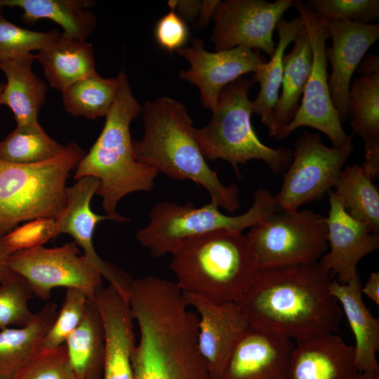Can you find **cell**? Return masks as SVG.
Masks as SVG:
<instances>
[{"instance_id":"obj_15","label":"cell","mask_w":379,"mask_h":379,"mask_svg":"<svg viewBox=\"0 0 379 379\" xmlns=\"http://www.w3.org/2000/svg\"><path fill=\"white\" fill-rule=\"evenodd\" d=\"M294 346L290 339L249 326L232 347L218 379H288Z\"/></svg>"},{"instance_id":"obj_35","label":"cell","mask_w":379,"mask_h":379,"mask_svg":"<svg viewBox=\"0 0 379 379\" xmlns=\"http://www.w3.org/2000/svg\"><path fill=\"white\" fill-rule=\"evenodd\" d=\"M59 34L56 29L38 32L19 27L8 20L0 9V61L40 51Z\"/></svg>"},{"instance_id":"obj_18","label":"cell","mask_w":379,"mask_h":379,"mask_svg":"<svg viewBox=\"0 0 379 379\" xmlns=\"http://www.w3.org/2000/svg\"><path fill=\"white\" fill-rule=\"evenodd\" d=\"M187 305L199 314L198 345L211 379H218L232 347L249 327L236 302H216L201 295L182 292Z\"/></svg>"},{"instance_id":"obj_30","label":"cell","mask_w":379,"mask_h":379,"mask_svg":"<svg viewBox=\"0 0 379 379\" xmlns=\"http://www.w3.org/2000/svg\"><path fill=\"white\" fill-rule=\"evenodd\" d=\"M132 365L135 379H211L201 357L171 347L140 354Z\"/></svg>"},{"instance_id":"obj_19","label":"cell","mask_w":379,"mask_h":379,"mask_svg":"<svg viewBox=\"0 0 379 379\" xmlns=\"http://www.w3.org/2000/svg\"><path fill=\"white\" fill-rule=\"evenodd\" d=\"M105 333L102 379H135L132 353L135 346L129 302L109 284L95 291Z\"/></svg>"},{"instance_id":"obj_24","label":"cell","mask_w":379,"mask_h":379,"mask_svg":"<svg viewBox=\"0 0 379 379\" xmlns=\"http://www.w3.org/2000/svg\"><path fill=\"white\" fill-rule=\"evenodd\" d=\"M57 316L56 304L49 302L27 326L0 331V379H13L41 351Z\"/></svg>"},{"instance_id":"obj_44","label":"cell","mask_w":379,"mask_h":379,"mask_svg":"<svg viewBox=\"0 0 379 379\" xmlns=\"http://www.w3.org/2000/svg\"><path fill=\"white\" fill-rule=\"evenodd\" d=\"M220 1L209 0L203 1L201 13L198 18V26L200 27L207 26L212 15Z\"/></svg>"},{"instance_id":"obj_14","label":"cell","mask_w":379,"mask_h":379,"mask_svg":"<svg viewBox=\"0 0 379 379\" xmlns=\"http://www.w3.org/2000/svg\"><path fill=\"white\" fill-rule=\"evenodd\" d=\"M100 186L93 177H82L66 189V205L55 219L58 234L71 235L74 242L81 247L84 255L113 286L128 301L133 279L117 266L102 260L96 253L93 237L96 225L104 220L112 218L108 215L95 214L91 209V200Z\"/></svg>"},{"instance_id":"obj_3","label":"cell","mask_w":379,"mask_h":379,"mask_svg":"<svg viewBox=\"0 0 379 379\" xmlns=\"http://www.w3.org/2000/svg\"><path fill=\"white\" fill-rule=\"evenodd\" d=\"M117 77V95L105 116L103 129L79 162L74 178H97L100 186L96 194L102 199L106 215L124 222L130 219L117 212L119 201L132 192L151 191L158 172L135 157L130 124L140 115L142 107L133 95L127 74L121 70Z\"/></svg>"},{"instance_id":"obj_40","label":"cell","mask_w":379,"mask_h":379,"mask_svg":"<svg viewBox=\"0 0 379 379\" xmlns=\"http://www.w3.org/2000/svg\"><path fill=\"white\" fill-rule=\"evenodd\" d=\"M154 36L161 48L172 53L184 47L189 37V29L185 21L171 10L156 23Z\"/></svg>"},{"instance_id":"obj_34","label":"cell","mask_w":379,"mask_h":379,"mask_svg":"<svg viewBox=\"0 0 379 379\" xmlns=\"http://www.w3.org/2000/svg\"><path fill=\"white\" fill-rule=\"evenodd\" d=\"M33 296L26 279L10 270L0 282V330L24 327L33 320L35 313L28 307Z\"/></svg>"},{"instance_id":"obj_47","label":"cell","mask_w":379,"mask_h":379,"mask_svg":"<svg viewBox=\"0 0 379 379\" xmlns=\"http://www.w3.org/2000/svg\"><path fill=\"white\" fill-rule=\"evenodd\" d=\"M5 83H1L0 84V95L4 88Z\"/></svg>"},{"instance_id":"obj_2","label":"cell","mask_w":379,"mask_h":379,"mask_svg":"<svg viewBox=\"0 0 379 379\" xmlns=\"http://www.w3.org/2000/svg\"><path fill=\"white\" fill-rule=\"evenodd\" d=\"M145 133L133 141L140 162L175 180H189L208 191L211 203L234 213L240 207L239 189L226 186L211 168L194 137V127L185 106L164 96L147 101L141 109Z\"/></svg>"},{"instance_id":"obj_16","label":"cell","mask_w":379,"mask_h":379,"mask_svg":"<svg viewBox=\"0 0 379 379\" xmlns=\"http://www.w3.org/2000/svg\"><path fill=\"white\" fill-rule=\"evenodd\" d=\"M330 208L327 220L328 245L326 252L319 262L338 283H349L358 272L357 267L366 255L379 248V234L365 222L351 217L341 204L333 190H330Z\"/></svg>"},{"instance_id":"obj_33","label":"cell","mask_w":379,"mask_h":379,"mask_svg":"<svg viewBox=\"0 0 379 379\" xmlns=\"http://www.w3.org/2000/svg\"><path fill=\"white\" fill-rule=\"evenodd\" d=\"M63 148L38 122L16 126L0 141V159L18 164L38 163L57 156Z\"/></svg>"},{"instance_id":"obj_8","label":"cell","mask_w":379,"mask_h":379,"mask_svg":"<svg viewBox=\"0 0 379 379\" xmlns=\"http://www.w3.org/2000/svg\"><path fill=\"white\" fill-rule=\"evenodd\" d=\"M326 218L312 210L279 209L246 237L259 269L318 262L327 252Z\"/></svg>"},{"instance_id":"obj_46","label":"cell","mask_w":379,"mask_h":379,"mask_svg":"<svg viewBox=\"0 0 379 379\" xmlns=\"http://www.w3.org/2000/svg\"><path fill=\"white\" fill-rule=\"evenodd\" d=\"M350 379H379V372H358L357 371Z\"/></svg>"},{"instance_id":"obj_17","label":"cell","mask_w":379,"mask_h":379,"mask_svg":"<svg viewBox=\"0 0 379 379\" xmlns=\"http://www.w3.org/2000/svg\"><path fill=\"white\" fill-rule=\"evenodd\" d=\"M332 46L326 48L331 65L328 80L333 105L340 122L349 117V91L352 77L368 48L379 38L378 24L326 21Z\"/></svg>"},{"instance_id":"obj_20","label":"cell","mask_w":379,"mask_h":379,"mask_svg":"<svg viewBox=\"0 0 379 379\" xmlns=\"http://www.w3.org/2000/svg\"><path fill=\"white\" fill-rule=\"evenodd\" d=\"M357 371L354 346L326 333L296 340L288 379H350Z\"/></svg>"},{"instance_id":"obj_36","label":"cell","mask_w":379,"mask_h":379,"mask_svg":"<svg viewBox=\"0 0 379 379\" xmlns=\"http://www.w3.org/2000/svg\"><path fill=\"white\" fill-rule=\"evenodd\" d=\"M88 298L87 294L81 289L66 288L61 310L42 340L43 348H56L65 343L82 321Z\"/></svg>"},{"instance_id":"obj_39","label":"cell","mask_w":379,"mask_h":379,"mask_svg":"<svg viewBox=\"0 0 379 379\" xmlns=\"http://www.w3.org/2000/svg\"><path fill=\"white\" fill-rule=\"evenodd\" d=\"M55 219L41 218L32 220L14 228L1 238L11 253L41 246L58 236Z\"/></svg>"},{"instance_id":"obj_43","label":"cell","mask_w":379,"mask_h":379,"mask_svg":"<svg viewBox=\"0 0 379 379\" xmlns=\"http://www.w3.org/2000/svg\"><path fill=\"white\" fill-rule=\"evenodd\" d=\"M356 72L361 75L379 73V57L365 55L359 62Z\"/></svg>"},{"instance_id":"obj_31","label":"cell","mask_w":379,"mask_h":379,"mask_svg":"<svg viewBox=\"0 0 379 379\" xmlns=\"http://www.w3.org/2000/svg\"><path fill=\"white\" fill-rule=\"evenodd\" d=\"M334 188L349 215L379 234V191L362 166L356 164L343 168Z\"/></svg>"},{"instance_id":"obj_1","label":"cell","mask_w":379,"mask_h":379,"mask_svg":"<svg viewBox=\"0 0 379 379\" xmlns=\"http://www.w3.org/2000/svg\"><path fill=\"white\" fill-rule=\"evenodd\" d=\"M318 262L259 270L236 302L249 326L295 340L340 332L343 310Z\"/></svg>"},{"instance_id":"obj_28","label":"cell","mask_w":379,"mask_h":379,"mask_svg":"<svg viewBox=\"0 0 379 379\" xmlns=\"http://www.w3.org/2000/svg\"><path fill=\"white\" fill-rule=\"evenodd\" d=\"M349 117L354 134L364 143V161L379 162V73L361 75L351 82Z\"/></svg>"},{"instance_id":"obj_13","label":"cell","mask_w":379,"mask_h":379,"mask_svg":"<svg viewBox=\"0 0 379 379\" xmlns=\"http://www.w3.org/2000/svg\"><path fill=\"white\" fill-rule=\"evenodd\" d=\"M176 52L190 65V69L179 72V77L197 86L202 105L211 112L217 107L226 86L246 74L255 72L267 62L260 51L246 46L209 52L199 38L193 39L190 47Z\"/></svg>"},{"instance_id":"obj_37","label":"cell","mask_w":379,"mask_h":379,"mask_svg":"<svg viewBox=\"0 0 379 379\" xmlns=\"http://www.w3.org/2000/svg\"><path fill=\"white\" fill-rule=\"evenodd\" d=\"M305 4L328 22L368 24L379 18L378 0H307Z\"/></svg>"},{"instance_id":"obj_10","label":"cell","mask_w":379,"mask_h":379,"mask_svg":"<svg viewBox=\"0 0 379 379\" xmlns=\"http://www.w3.org/2000/svg\"><path fill=\"white\" fill-rule=\"evenodd\" d=\"M291 164L274 195L279 209L298 210L303 204L321 201L336 185L354 147L326 146L318 133L304 131L294 143Z\"/></svg>"},{"instance_id":"obj_11","label":"cell","mask_w":379,"mask_h":379,"mask_svg":"<svg viewBox=\"0 0 379 379\" xmlns=\"http://www.w3.org/2000/svg\"><path fill=\"white\" fill-rule=\"evenodd\" d=\"M79 252L75 242L52 248L41 246L11 253L6 265L26 279L33 295L40 299L48 300L55 287L79 288L94 298L102 277Z\"/></svg>"},{"instance_id":"obj_32","label":"cell","mask_w":379,"mask_h":379,"mask_svg":"<svg viewBox=\"0 0 379 379\" xmlns=\"http://www.w3.org/2000/svg\"><path fill=\"white\" fill-rule=\"evenodd\" d=\"M118 84L117 77L88 76L62 93L64 109L88 119L106 116L116 99Z\"/></svg>"},{"instance_id":"obj_12","label":"cell","mask_w":379,"mask_h":379,"mask_svg":"<svg viewBox=\"0 0 379 379\" xmlns=\"http://www.w3.org/2000/svg\"><path fill=\"white\" fill-rule=\"evenodd\" d=\"M292 6L293 0L220 1L211 18L215 26L210 39L215 51L246 46L271 58L277 46L273 31Z\"/></svg>"},{"instance_id":"obj_23","label":"cell","mask_w":379,"mask_h":379,"mask_svg":"<svg viewBox=\"0 0 379 379\" xmlns=\"http://www.w3.org/2000/svg\"><path fill=\"white\" fill-rule=\"evenodd\" d=\"M36 60L42 67L49 86L61 93L97 73L92 44L62 33L39 51Z\"/></svg>"},{"instance_id":"obj_26","label":"cell","mask_w":379,"mask_h":379,"mask_svg":"<svg viewBox=\"0 0 379 379\" xmlns=\"http://www.w3.org/2000/svg\"><path fill=\"white\" fill-rule=\"evenodd\" d=\"M95 4L93 0H0V9L20 8L23 11L21 19L25 23L51 20L61 26L62 34L86 40L97 27L91 11Z\"/></svg>"},{"instance_id":"obj_42","label":"cell","mask_w":379,"mask_h":379,"mask_svg":"<svg viewBox=\"0 0 379 379\" xmlns=\"http://www.w3.org/2000/svg\"><path fill=\"white\" fill-rule=\"evenodd\" d=\"M361 293L366 294L376 305H379V272L378 271L371 273L364 287L361 288Z\"/></svg>"},{"instance_id":"obj_27","label":"cell","mask_w":379,"mask_h":379,"mask_svg":"<svg viewBox=\"0 0 379 379\" xmlns=\"http://www.w3.org/2000/svg\"><path fill=\"white\" fill-rule=\"evenodd\" d=\"M65 343L77 379H102L105 333L95 298H88L82 321Z\"/></svg>"},{"instance_id":"obj_5","label":"cell","mask_w":379,"mask_h":379,"mask_svg":"<svg viewBox=\"0 0 379 379\" xmlns=\"http://www.w3.org/2000/svg\"><path fill=\"white\" fill-rule=\"evenodd\" d=\"M255 83L253 78L241 76L226 86L209 123L203 128H195L194 132L205 159L229 162L238 178H241L239 164L258 159L279 174L288 168L293 156V149L272 148L257 136L251 124L253 112L248 98Z\"/></svg>"},{"instance_id":"obj_29","label":"cell","mask_w":379,"mask_h":379,"mask_svg":"<svg viewBox=\"0 0 379 379\" xmlns=\"http://www.w3.org/2000/svg\"><path fill=\"white\" fill-rule=\"evenodd\" d=\"M279 41L270 61L263 64L255 72L253 79L260 84L255 99L251 101L253 114L260 116L262 123L270 127L273 109L279 98L284 72V52L289 44L306 32L302 18L298 16L291 20L284 17L276 26Z\"/></svg>"},{"instance_id":"obj_9","label":"cell","mask_w":379,"mask_h":379,"mask_svg":"<svg viewBox=\"0 0 379 379\" xmlns=\"http://www.w3.org/2000/svg\"><path fill=\"white\" fill-rule=\"evenodd\" d=\"M293 6L304 22L312 47V62L298 112L277 140L286 138L298 128L308 126L325 134L332 147L343 148L352 142L353 135L344 131L330 97L326 51L330 33L326 20L300 0L293 1Z\"/></svg>"},{"instance_id":"obj_38","label":"cell","mask_w":379,"mask_h":379,"mask_svg":"<svg viewBox=\"0 0 379 379\" xmlns=\"http://www.w3.org/2000/svg\"><path fill=\"white\" fill-rule=\"evenodd\" d=\"M13 379H77L65 343L41 351Z\"/></svg>"},{"instance_id":"obj_41","label":"cell","mask_w":379,"mask_h":379,"mask_svg":"<svg viewBox=\"0 0 379 379\" xmlns=\"http://www.w3.org/2000/svg\"><path fill=\"white\" fill-rule=\"evenodd\" d=\"M203 1L198 0H171L167 2L172 11H176L185 21H192L199 18Z\"/></svg>"},{"instance_id":"obj_4","label":"cell","mask_w":379,"mask_h":379,"mask_svg":"<svg viewBox=\"0 0 379 379\" xmlns=\"http://www.w3.org/2000/svg\"><path fill=\"white\" fill-rule=\"evenodd\" d=\"M169 268L178 287L216 302H236L259 267L246 235L218 230L187 239L173 251Z\"/></svg>"},{"instance_id":"obj_22","label":"cell","mask_w":379,"mask_h":379,"mask_svg":"<svg viewBox=\"0 0 379 379\" xmlns=\"http://www.w3.org/2000/svg\"><path fill=\"white\" fill-rule=\"evenodd\" d=\"M35 60L36 54L29 53L0 61V69L6 77L0 105L11 109L18 127L38 123L46 100L48 86L32 71Z\"/></svg>"},{"instance_id":"obj_45","label":"cell","mask_w":379,"mask_h":379,"mask_svg":"<svg viewBox=\"0 0 379 379\" xmlns=\"http://www.w3.org/2000/svg\"><path fill=\"white\" fill-rule=\"evenodd\" d=\"M9 255L10 253L0 239V282L10 271L6 265V260Z\"/></svg>"},{"instance_id":"obj_21","label":"cell","mask_w":379,"mask_h":379,"mask_svg":"<svg viewBox=\"0 0 379 379\" xmlns=\"http://www.w3.org/2000/svg\"><path fill=\"white\" fill-rule=\"evenodd\" d=\"M361 280L357 272L352 280L341 284L333 279L331 293L341 304L355 338L354 362L358 372H379L376 353L379 350V320L364 304Z\"/></svg>"},{"instance_id":"obj_6","label":"cell","mask_w":379,"mask_h":379,"mask_svg":"<svg viewBox=\"0 0 379 379\" xmlns=\"http://www.w3.org/2000/svg\"><path fill=\"white\" fill-rule=\"evenodd\" d=\"M85 155L69 142L57 156L34 164L0 159V239L18 223L55 219L66 205V181Z\"/></svg>"},{"instance_id":"obj_25","label":"cell","mask_w":379,"mask_h":379,"mask_svg":"<svg viewBox=\"0 0 379 379\" xmlns=\"http://www.w3.org/2000/svg\"><path fill=\"white\" fill-rule=\"evenodd\" d=\"M293 42L292 50L284 57L281 92L268 128L269 136L276 139L298 112L312 67V51L307 32L298 36Z\"/></svg>"},{"instance_id":"obj_7","label":"cell","mask_w":379,"mask_h":379,"mask_svg":"<svg viewBox=\"0 0 379 379\" xmlns=\"http://www.w3.org/2000/svg\"><path fill=\"white\" fill-rule=\"evenodd\" d=\"M253 199L248 210L234 216L222 213L211 202L201 207L192 202H159L151 210L148 224L137 232L136 238L154 258H159L171 253L181 241L193 237L218 230L242 232L279 209L274 195L266 189H256Z\"/></svg>"}]
</instances>
